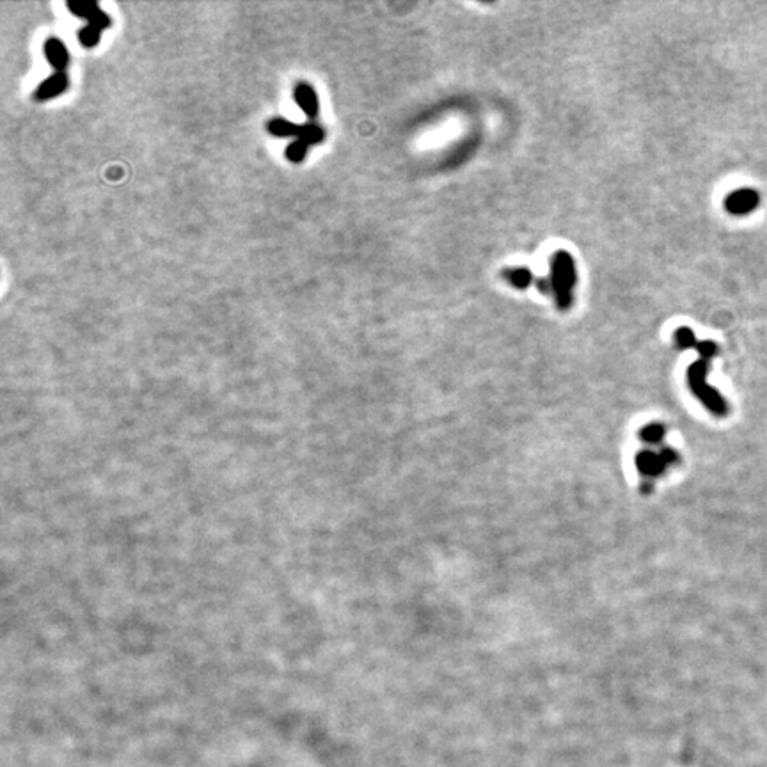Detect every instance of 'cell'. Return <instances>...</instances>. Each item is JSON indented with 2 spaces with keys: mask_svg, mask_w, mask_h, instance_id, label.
Masks as SVG:
<instances>
[{
  "mask_svg": "<svg viewBox=\"0 0 767 767\" xmlns=\"http://www.w3.org/2000/svg\"><path fill=\"white\" fill-rule=\"evenodd\" d=\"M576 263L566 251H558L551 258V290L558 309L565 311L572 306V292L576 286Z\"/></svg>",
  "mask_w": 767,
  "mask_h": 767,
  "instance_id": "6da1fadb",
  "label": "cell"
},
{
  "mask_svg": "<svg viewBox=\"0 0 767 767\" xmlns=\"http://www.w3.org/2000/svg\"><path fill=\"white\" fill-rule=\"evenodd\" d=\"M707 373H709V361H706V359H700V361L693 362V364L689 366L687 380H689L691 391L694 393V396H696L710 412L716 414V416H725L728 410L727 402H725V398L716 389L710 388L709 384H707Z\"/></svg>",
  "mask_w": 767,
  "mask_h": 767,
  "instance_id": "7a4b0ae2",
  "label": "cell"
},
{
  "mask_svg": "<svg viewBox=\"0 0 767 767\" xmlns=\"http://www.w3.org/2000/svg\"><path fill=\"white\" fill-rule=\"evenodd\" d=\"M760 196L753 189H739L725 199V208L730 215H748L759 208Z\"/></svg>",
  "mask_w": 767,
  "mask_h": 767,
  "instance_id": "3957f363",
  "label": "cell"
},
{
  "mask_svg": "<svg viewBox=\"0 0 767 767\" xmlns=\"http://www.w3.org/2000/svg\"><path fill=\"white\" fill-rule=\"evenodd\" d=\"M68 8H70V11L73 13V15L82 16V18H88L89 25L98 29L100 32H102V30L110 23V20L107 18L105 13L100 11V8L95 4V2H70Z\"/></svg>",
  "mask_w": 767,
  "mask_h": 767,
  "instance_id": "277c9868",
  "label": "cell"
},
{
  "mask_svg": "<svg viewBox=\"0 0 767 767\" xmlns=\"http://www.w3.org/2000/svg\"><path fill=\"white\" fill-rule=\"evenodd\" d=\"M44 54H47L48 61L54 64L57 73H62L64 66L68 64V52L64 44L59 40H48V43L44 44Z\"/></svg>",
  "mask_w": 767,
  "mask_h": 767,
  "instance_id": "5b68a950",
  "label": "cell"
},
{
  "mask_svg": "<svg viewBox=\"0 0 767 767\" xmlns=\"http://www.w3.org/2000/svg\"><path fill=\"white\" fill-rule=\"evenodd\" d=\"M295 98H297V103L302 107V110L307 114V116H309V117L316 116V112H318L316 95H314V91L309 88V85H307V84L297 85Z\"/></svg>",
  "mask_w": 767,
  "mask_h": 767,
  "instance_id": "8992f818",
  "label": "cell"
},
{
  "mask_svg": "<svg viewBox=\"0 0 767 767\" xmlns=\"http://www.w3.org/2000/svg\"><path fill=\"white\" fill-rule=\"evenodd\" d=\"M66 85H68L66 75L55 73L54 77H50L47 82H43V84L40 85V89H37V93H36L37 100H47V98H50V96L59 95V93H62L64 89H66Z\"/></svg>",
  "mask_w": 767,
  "mask_h": 767,
  "instance_id": "52a82bcc",
  "label": "cell"
},
{
  "mask_svg": "<svg viewBox=\"0 0 767 767\" xmlns=\"http://www.w3.org/2000/svg\"><path fill=\"white\" fill-rule=\"evenodd\" d=\"M666 460H675V457L672 455H668V457H659V455H652V453H641L638 457V465L639 469L643 472H647V475H655V472H659L662 469V464H665Z\"/></svg>",
  "mask_w": 767,
  "mask_h": 767,
  "instance_id": "ba28073f",
  "label": "cell"
},
{
  "mask_svg": "<svg viewBox=\"0 0 767 767\" xmlns=\"http://www.w3.org/2000/svg\"><path fill=\"white\" fill-rule=\"evenodd\" d=\"M503 278L506 279L510 285L516 286V288H528V286L531 285L533 275H531L530 268L517 267V268H504Z\"/></svg>",
  "mask_w": 767,
  "mask_h": 767,
  "instance_id": "9c48e42d",
  "label": "cell"
},
{
  "mask_svg": "<svg viewBox=\"0 0 767 767\" xmlns=\"http://www.w3.org/2000/svg\"><path fill=\"white\" fill-rule=\"evenodd\" d=\"M268 132H272L274 136H279V137H286V136L299 137L300 126L288 123V121L275 119V121H272V123H268Z\"/></svg>",
  "mask_w": 767,
  "mask_h": 767,
  "instance_id": "30bf717a",
  "label": "cell"
},
{
  "mask_svg": "<svg viewBox=\"0 0 767 767\" xmlns=\"http://www.w3.org/2000/svg\"><path fill=\"white\" fill-rule=\"evenodd\" d=\"M675 343L680 350H686V348L696 347L698 340L694 338V333L689 329V327H679L675 333Z\"/></svg>",
  "mask_w": 767,
  "mask_h": 767,
  "instance_id": "8fae6325",
  "label": "cell"
},
{
  "mask_svg": "<svg viewBox=\"0 0 767 767\" xmlns=\"http://www.w3.org/2000/svg\"><path fill=\"white\" fill-rule=\"evenodd\" d=\"M322 139H323V132L318 126H313V124H306V126H300L299 141H302V143L316 144V143H320Z\"/></svg>",
  "mask_w": 767,
  "mask_h": 767,
  "instance_id": "7c38bea8",
  "label": "cell"
},
{
  "mask_svg": "<svg viewBox=\"0 0 767 767\" xmlns=\"http://www.w3.org/2000/svg\"><path fill=\"white\" fill-rule=\"evenodd\" d=\"M694 348L700 352L701 359H706V361H710V359L716 357V354H718V345L714 343V341H710V340L698 341L696 347H694Z\"/></svg>",
  "mask_w": 767,
  "mask_h": 767,
  "instance_id": "4fadbf2b",
  "label": "cell"
},
{
  "mask_svg": "<svg viewBox=\"0 0 767 767\" xmlns=\"http://www.w3.org/2000/svg\"><path fill=\"white\" fill-rule=\"evenodd\" d=\"M306 148H307V144L302 143V141H297V143L290 144L288 151H286V153H288L290 160H293V162L302 160L304 155H306Z\"/></svg>",
  "mask_w": 767,
  "mask_h": 767,
  "instance_id": "5bb4252c",
  "label": "cell"
},
{
  "mask_svg": "<svg viewBox=\"0 0 767 767\" xmlns=\"http://www.w3.org/2000/svg\"><path fill=\"white\" fill-rule=\"evenodd\" d=\"M100 37V30L95 29V27L89 25L88 29H84L81 32V41L84 47H93V44H96V41H98Z\"/></svg>",
  "mask_w": 767,
  "mask_h": 767,
  "instance_id": "9a60e30c",
  "label": "cell"
},
{
  "mask_svg": "<svg viewBox=\"0 0 767 767\" xmlns=\"http://www.w3.org/2000/svg\"><path fill=\"white\" fill-rule=\"evenodd\" d=\"M641 435H643L647 441H659L662 435V427H659V424H648L647 428H645L643 432H641Z\"/></svg>",
  "mask_w": 767,
  "mask_h": 767,
  "instance_id": "2e32d148",
  "label": "cell"
}]
</instances>
